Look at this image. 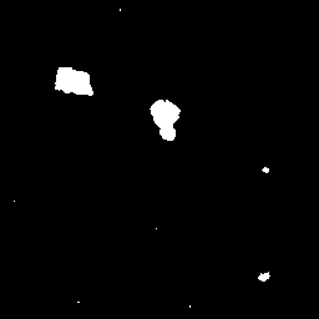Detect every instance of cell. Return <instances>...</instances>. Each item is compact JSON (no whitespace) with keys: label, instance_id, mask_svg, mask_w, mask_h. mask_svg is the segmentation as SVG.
<instances>
[{"label":"cell","instance_id":"obj_2","mask_svg":"<svg viewBox=\"0 0 319 319\" xmlns=\"http://www.w3.org/2000/svg\"><path fill=\"white\" fill-rule=\"evenodd\" d=\"M54 87L56 91L82 96H93L91 76L85 70H77L72 66H59L55 75Z\"/></svg>","mask_w":319,"mask_h":319},{"label":"cell","instance_id":"obj_1","mask_svg":"<svg viewBox=\"0 0 319 319\" xmlns=\"http://www.w3.org/2000/svg\"><path fill=\"white\" fill-rule=\"evenodd\" d=\"M150 115L161 138L167 142H173L177 137L176 125L181 118V108L167 98H157L150 106Z\"/></svg>","mask_w":319,"mask_h":319}]
</instances>
